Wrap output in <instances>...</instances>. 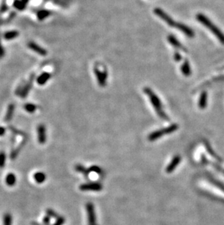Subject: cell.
Returning <instances> with one entry per match:
<instances>
[{
    "instance_id": "cell-1",
    "label": "cell",
    "mask_w": 224,
    "mask_h": 225,
    "mask_svg": "<svg viewBox=\"0 0 224 225\" xmlns=\"http://www.w3.org/2000/svg\"><path fill=\"white\" fill-rule=\"evenodd\" d=\"M143 92L146 95L148 96L149 100L151 101V103L152 104L153 107L154 108L156 112L158 114V116L160 118L163 119V120H169L168 116L167 114L165 113L163 110V107H162V103L161 100L159 99V98L156 95V93L154 92L151 88H149L148 87H146L143 88Z\"/></svg>"
},
{
    "instance_id": "cell-2",
    "label": "cell",
    "mask_w": 224,
    "mask_h": 225,
    "mask_svg": "<svg viewBox=\"0 0 224 225\" xmlns=\"http://www.w3.org/2000/svg\"><path fill=\"white\" fill-rule=\"evenodd\" d=\"M196 18L203 26L207 27L218 38L219 41L224 44V34L219 29L218 27H217L207 16H205V15L202 14V13H199V14L196 15Z\"/></svg>"
},
{
    "instance_id": "cell-3",
    "label": "cell",
    "mask_w": 224,
    "mask_h": 225,
    "mask_svg": "<svg viewBox=\"0 0 224 225\" xmlns=\"http://www.w3.org/2000/svg\"><path fill=\"white\" fill-rule=\"evenodd\" d=\"M178 125L176 124H173L168 126V127L163 128V129H160L158 130L157 131L151 133L148 136V139L150 141H155L157 140V139L160 138L164 135L167 134H169L171 133H173L174 131H175L176 130L178 129Z\"/></svg>"
},
{
    "instance_id": "cell-4",
    "label": "cell",
    "mask_w": 224,
    "mask_h": 225,
    "mask_svg": "<svg viewBox=\"0 0 224 225\" xmlns=\"http://www.w3.org/2000/svg\"><path fill=\"white\" fill-rule=\"evenodd\" d=\"M154 14L157 15L159 18H161L163 21H164L167 25L172 27H175L177 22L174 21L168 14H167L166 13L164 12V10H162V9L156 8L154 9Z\"/></svg>"
},
{
    "instance_id": "cell-5",
    "label": "cell",
    "mask_w": 224,
    "mask_h": 225,
    "mask_svg": "<svg viewBox=\"0 0 224 225\" xmlns=\"http://www.w3.org/2000/svg\"><path fill=\"white\" fill-rule=\"evenodd\" d=\"M94 73L96 76L98 85L101 87H104L106 84V80L108 78V73L106 71H101L97 66L94 67Z\"/></svg>"
},
{
    "instance_id": "cell-6",
    "label": "cell",
    "mask_w": 224,
    "mask_h": 225,
    "mask_svg": "<svg viewBox=\"0 0 224 225\" xmlns=\"http://www.w3.org/2000/svg\"><path fill=\"white\" fill-rule=\"evenodd\" d=\"M176 29L179 30L183 32L184 34L188 37L192 38L194 37V31L192 30L191 28H190L189 26L185 25V24H183L182 23H177L175 26Z\"/></svg>"
},
{
    "instance_id": "cell-7",
    "label": "cell",
    "mask_w": 224,
    "mask_h": 225,
    "mask_svg": "<svg viewBox=\"0 0 224 225\" xmlns=\"http://www.w3.org/2000/svg\"><path fill=\"white\" fill-rule=\"evenodd\" d=\"M37 135H38V141L41 144H44L47 141L46 135V128L44 125L41 124L37 127Z\"/></svg>"
},
{
    "instance_id": "cell-8",
    "label": "cell",
    "mask_w": 224,
    "mask_h": 225,
    "mask_svg": "<svg viewBox=\"0 0 224 225\" xmlns=\"http://www.w3.org/2000/svg\"><path fill=\"white\" fill-rule=\"evenodd\" d=\"M167 40H168V42H169V43H170L173 47H175V48L179 49V50L184 51L185 53H187L186 49L183 47V45H182L181 43H180V42L178 41V40L176 39L174 36L169 35L168 37H167Z\"/></svg>"
},
{
    "instance_id": "cell-9",
    "label": "cell",
    "mask_w": 224,
    "mask_h": 225,
    "mask_svg": "<svg viewBox=\"0 0 224 225\" xmlns=\"http://www.w3.org/2000/svg\"><path fill=\"white\" fill-rule=\"evenodd\" d=\"M28 46H29V48L31 49V50H34L35 53L39 54V55H47V51L45 50L44 48H41L40 46L38 45V44L34 43V42H29Z\"/></svg>"
},
{
    "instance_id": "cell-10",
    "label": "cell",
    "mask_w": 224,
    "mask_h": 225,
    "mask_svg": "<svg viewBox=\"0 0 224 225\" xmlns=\"http://www.w3.org/2000/svg\"><path fill=\"white\" fill-rule=\"evenodd\" d=\"M180 70L183 75L185 76H189L191 74V66H190L189 61L188 60H185L183 64H182L181 67H180Z\"/></svg>"
},
{
    "instance_id": "cell-11",
    "label": "cell",
    "mask_w": 224,
    "mask_h": 225,
    "mask_svg": "<svg viewBox=\"0 0 224 225\" xmlns=\"http://www.w3.org/2000/svg\"><path fill=\"white\" fill-rule=\"evenodd\" d=\"M199 107L200 109H205L207 107V92L204 91L202 93V94L200 95V100H199Z\"/></svg>"
},
{
    "instance_id": "cell-12",
    "label": "cell",
    "mask_w": 224,
    "mask_h": 225,
    "mask_svg": "<svg viewBox=\"0 0 224 225\" xmlns=\"http://www.w3.org/2000/svg\"><path fill=\"white\" fill-rule=\"evenodd\" d=\"M51 77V75L48 72H44L38 76L37 79V82L40 85H44Z\"/></svg>"
},
{
    "instance_id": "cell-13",
    "label": "cell",
    "mask_w": 224,
    "mask_h": 225,
    "mask_svg": "<svg viewBox=\"0 0 224 225\" xmlns=\"http://www.w3.org/2000/svg\"><path fill=\"white\" fill-rule=\"evenodd\" d=\"M16 176L13 173H9V174L6 175L5 178V182L7 185L9 186H13L16 184Z\"/></svg>"
},
{
    "instance_id": "cell-14",
    "label": "cell",
    "mask_w": 224,
    "mask_h": 225,
    "mask_svg": "<svg viewBox=\"0 0 224 225\" xmlns=\"http://www.w3.org/2000/svg\"><path fill=\"white\" fill-rule=\"evenodd\" d=\"M34 179L35 181L38 184H42L44 183L46 180V175L43 172H37L34 175Z\"/></svg>"
},
{
    "instance_id": "cell-15",
    "label": "cell",
    "mask_w": 224,
    "mask_h": 225,
    "mask_svg": "<svg viewBox=\"0 0 224 225\" xmlns=\"http://www.w3.org/2000/svg\"><path fill=\"white\" fill-rule=\"evenodd\" d=\"M101 187L99 185L95 184H82L80 186L81 190H100Z\"/></svg>"
},
{
    "instance_id": "cell-16",
    "label": "cell",
    "mask_w": 224,
    "mask_h": 225,
    "mask_svg": "<svg viewBox=\"0 0 224 225\" xmlns=\"http://www.w3.org/2000/svg\"><path fill=\"white\" fill-rule=\"evenodd\" d=\"M87 213H88V217H89V223L90 225H93L95 223L94 219V216H93V208H92V206L91 204H88L87 207Z\"/></svg>"
},
{
    "instance_id": "cell-17",
    "label": "cell",
    "mask_w": 224,
    "mask_h": 225,
    "mask_svg": "<svg viewBox=\"0 0 224 225\" xmlns=\"http://www.w3.org/2000/svg\"><path fill=\"white\" fill-rule=\"evenodd\" d=\"M13 217L9 213H6L3 217V225H12Z\"/></svg>"
},
{
    "instance_id": "cell-18",
    "label": "cell",
    "mask_w": 224,
    "mask_h": 225,
    "mask_svg": "<svg viewBox=\"0 0 224 225\" xmlns=\"http://www.w3.org/2000/svg\"><path fill=\"white\" fill-rule=\"evenodd\" d=\"M18 32L17 31H10L4 34V38L6 39H13L18 36Z\"/></svg>"
},
{
    "instance_id": "cell-19",
    "label": "cell",
    "mask_w": 224,
    "mask_h": 225,
    "mask_svg": "<svg viewBox=\"0 0 224 225\" xmlns=\"http://www.w3.org/2000/svg\"><path fill=\"white\" fill-rule=\"evenodd\" d=\"M179 162H180V157H175V158L173 159V163H172L170 165L168 166V168H167V172L173 171V169H174V168H175L176 165H178Z\"/></svg>"
},
{
    "instance_id": "cell-20",
    "label": "cell",
    "mask_w": 224,
    "mask_h": 225,
    "mask_svg": "<svg viewBox=\"0 0 224 225\" xmlns=\"http://www.w3.org/2000/svg\"><path fill=\"white\" fill-rule=\"evenodd\" d=\"M50 15V12L47 10H41L38 13L37 16L39 20H44Z\"/></svg>"
},
{
    "instance_id": "cell-21",
    "label": "cell",
    "mask_w": 224,
    "mask_h": 225,
    "mask_svg": "<svg viewBox=\"0 0 224 225\" xmlns=\"http://www.w3.org/2000/svg\"><path fill=\"white\" fill-rule=\"evenodd\" d=\"M24 109L29 113H34L36 111V109H37V107L34 104H33V103H26L24 106Z\"/></svg>"
},
{
    "instance_id": "cell-22",
    "label": "cell",
    "mask_w": 224,
    "mask_h": 225,
    "mask_svg": "<svg viewBox=\"0 0 224 225\" xmlns=\"http://www.w3.org/2000/svg\"><path fill=\"white\" fill-rule=\"evenodd\" d=\"M6 163V154L4 152H0V168H3Z\"/></svg>"
},
{
    "instance_id": "cell-23",
    "label": "cell",
    "mask_w": 224,
    "mask_h": 225,
    "mask_svg": "<svg viewBox=\"0 0 224 225\" xmlns=\"http://www.w3.org/2000/svg\"><path fill=\"white\" fill-rule=\"evenodd\" d=\"M13 111H14V107H13V105H11V106H10V107H9L8 113H7V115H6V118H5V120L6 121H9L11 118H12Z\"/></svg>"
},
{
    "instance_id": "cell-24",
    "label": "cell",
    "mask_w": 224,
    "mask_h": 225,
    "mask_svg": "<svg viewBox=\"0 0 224 225\" xmlns=\"http://www.w3.org/2000/svg\"><path fill=\"white\" fill-rule=\"evenodd\" d=\"M46 212H47V215L49 216V217L56 218V219H58V218L59 217L58 216L57 213L55 212V211H53V209H51V208H47V211H46Z\"/></svg>"
},
{
    "instance_id": "cell-25",
    "label": "cell",
    "mask_w": 224,
    "mask_h": 225,
    "mask_svg": "<svg viewBox=\"0 0 224 225\" xmlns=\"http://www.w3.org/2000/svg\"><path fill=\"white\" fill-rule=\"evenodd\" d=\"M64 222H65L64 218L59 217L57 219V221L55 222V223L53 225H63V224H64Z\"/></svg>"
},
{
    "instance_id": "cell-26",
    "label": "cell",
    "mask_w": 224,
    "mask_h": 225,
    "mask_svg": "<svg viewBox=\"0 0 224 225\" xmlns=\"http://www.w3.org/2000/svg\"><path fill=\"white\" fill-rule=\"evenodd\" d=\"M14 5L15 8H17L18 9H20V10H21V9L23 8V7L25 6L24 4H23L22 2H20V1L15 2Z\"/></svg>"
},
{
    "instance_id": "cell-27",
    "label": "cell",
    "mask_w": 224,
    "mask_h": 225,
    "mask_svg": "<svg viewBox=\"0 0 224 225\" xmlns=\"http://www.w3.org/2000/svg\"><path fill=\"white\" fill-rule=\"evenodd\" d=\"M174 59H175V61H180L182 59V56L178 52H175V54H174Z\"/></svg>"
},
{
    "instance_id": "cell-28",
    "label": "cell",
    "mask_w": 224,
    "mask_h": 225,
    "mask_svg": "<svg viewBox=\"0 0 224 225\" xmlns=\"http://www.w3.org/2000/svg\"><path fill=\"white\" fill-rule=\"evenodd\" d=\"M49 222H50V217L49 216H45L43 219V223H44V225H49Z\"/></svg>"
},
{
    "instance_id": "cell-29",
    "label": "cell",
    "mask_w": 224,
    "mask_h": 225,
    "mask_svg": "<svg viewBox=\"0 0 224 225\" xmlns=\"http://www.w3.org/2000/svg\"><path fill=\"white\" fill-rule=\"evenodd\" d=\"M5 131H6L5 128H4V127H1V126H0V136H4V133H5Z\"/></svg>"
},
{
    "instance_id": "cell-30",
    "label": "cell",
    "mask_w": 224,
    "mask_h": 225,
    "mask_svg": "<svg viewBox=\"0 0 224 225\" xmlns=\"http://www.w3.org/2000/svg\"><path fill=\"white\" fill-rule=\"evenodd\" d=\"M215 166H216V167L217 168V169H218L219 170H220V171H221L222 173H223V174H224V170H223V169H222V168L219 167V166H217L216 165H215Z\"/></svg>"
}]
</instances>
